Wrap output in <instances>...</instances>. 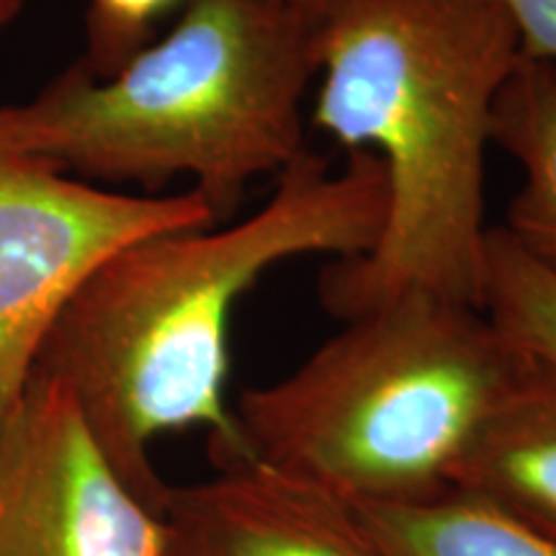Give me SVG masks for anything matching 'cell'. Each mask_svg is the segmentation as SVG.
Segmentation results:
<instances>
[{"instance_id":"10","label":"cell","mask_w":556,"mask_h":556,"mask_svg":"<svg viewBox=\"0 0 556 556\" xmlns=\"http://www.w3.org/2000/svg\"><path fill=\"white\" fill-rule=\"evenodd\" d=\"M358 513L384 556H556L554 539L469 490Z\"/></svg>"},{"instance_id":"7","label":"cell","mask_w":556,"mask_h":556,"mask_svg":"<svg viewBox=\"0 0 556 556\" xmlns=\"http://www.w3.org/2000/svg\"><path fill=\"white\" fill-rule=\"evenodd\" d=\"M165 556H384L358 507L255 458L168 486Z\"/></svg>"},{"instance_id":"9","label":"cell","mask_w":556,"mask_h":556,"mask_svg":"<svg viewBox=\"0 0 556 556\" xmlns=\"http://www.w3.org/2000/svg\"><path fill=\"white\" fill-rule=\"evenodd\" d=\"M492 144L523 170L503 229L556 274V62L520 54L492 109Z\"/></svg>"},{"instance_id":"6","label":"cell","mask_w":556,"mask_h":556,"mask_svg":"<svg viewBox=\"0 0 556 556\" xmlns=\"http://www.w3.org/2000/svg\"><path fill=\"white\" fill-rule=\"evenodd\" d=\"M0 556H165V523L101 454L65 389L0 413Z\"/></svg>"},{"instance_id":"12","label":"cell","mask_w":556,"mask_h":556,"mask_svg":"<svg viewBox=\"0 0 556 556\" xmlns=\"http://www.w3.org/2000/svg\"><path fill=\"white\" fill-rule=\"evenodd\" d=\"M184 5L186 0H90L80 65L96 78H109L150 45L160 21Z\"/></svg>"},{"instance_id":"2","label":"cell","mask_w":556,"mask_h":556,"mask_svg":"<svg viewBox=\"0 0 556 556\" xmlns=\"http://www.w3.org/2000/svg\"><path fill=\"white\" fill-rule=\"evenodd\" d=\"M312 124L387 173V217L366 253L330 263L338 319L402 296L482 309L492 109L520 60L500 0H330L317 13Z\"/></svg>"},{"instance_id":"14","label":"cell","mask_w":556,"mask_h":556,"mask_svg":"<svg viewBox=\"0 0 556 556\" xmlns=\"http://www.w3.org/2000/svg\"><path fill=\"white\" fill-rule=\"evenodd\" d=\"M26 0H0V34L5 31V26L18 16V11L24 9Z\"/></svg>"},{"instance_id":"8","label":"cell","mask_w":556,"mask_h":556,"mask_svg":"<svg viewBox=\"0 0 556 556\" xmlns=\"http://www.w3.org/2000/svg\"><path fill=\"white\" fill-rule=\"evenodd\" d=\"M458 490L477 492L556 541V374L536 361L486 422Z\"/></svg>"},{"instance_id":"11","label":"cell","mask_w":556,"mask_h":556,"mask_svg":"<svg viewBox=\"0 0 556 556\" xmlns=\"http://www.w3.org/2000/svg\"><path fill=\"white\" fill-rule=\"evenodd\" d=\"M482 312L518 351L556 374V274L526 255L503 227L486 232Z\"/></svg>"},{"instance_id":"3","label":"cell","mask_w":556,"mask_h":556,"mask_svg":"<svg viewBox=\"0 0 556 556\" xmlns=\"http://www.w3.org/2000/svg\"><path fill=\"white\" fill-rule=\"evenodd\" d=\"M315 34L317 13L278 0H186L170 31L109 78L78 62L31 101L0 106V150L96 186L189 176L222 222L250 180L307 150Z\"/></svg>"},{"instance_id":"5","label":"cell","mask_w":556,"mask_h":556,"mask_svg":"<svg viewBox=\"0 0 556 556\" xmlns=\"http://www.w3.org/2000/svg\"><path fill=\"white\" fill-rule=\"evenodd\" d=\"M212 225L193 189L135 197L0 150V413L24 392L41 338L86 274L135 240Z\"/></svg>"},{"instance_id":"1","label":"cell","mask_w":556,"mask_h":556,"mask_svg":"<svg viewBox=\"0 0 556 556\" xmlns=\"http://www.w3.org/2000/svg\"><path fill=\"white\" fill-rule=\"evenodd\" d=\"M384 217L379 157L351 152L336 173L304 150L250 217L150 235L101 261L62 302L29 379L65 389L122 482L163 516L160 435L204 428L214 467L248 458L225 397L240 299L287 261L366 253Z\"/></svg>"},{"instance_id":"4","label":"cell","mask_w":556,"mask_h":556,"mask_svg":"<svg viewBox=\"0 0 556 556\" xmlns=\"http://www.w3.org/2000/svg\"><path fill=\"white\" fill-rule=\"evenodd\" d=\"M531 358L482 309L402 296L348 319L287 377L235 405L250 458L356 507L458 490L464 464Z\"/></svg>"},{"instance_id":"13","label":"cell","mask_w":556,"mask_h":556,"mask_svg":"<svg viewBox=\"0 0 556 556\" xmlns=\"http://www.w3.org/2000/svg\"><path fill=\"white\" fill-rule=\"evenodd\" d=\"M516 21L520 54L556 62V0H500Z\"/></svg>"},{"instance_id":"15","label":"cell","mask_w":556,"mask_h":556,"mask_svg":"<svg viewBox=\"0 0 556 556\" xmlns=\"http://www.w3.org/2000/svg\"><path fill=\"white\" fill-rule=\"evenodd\" d=\"M278 3L294 5V9H302V11H309V13H319L325 9V5L330 3V0H278Z\"/></svg>"}]
</instances>
